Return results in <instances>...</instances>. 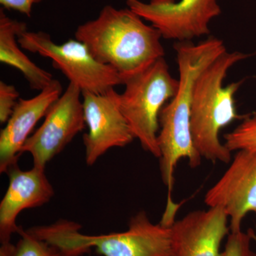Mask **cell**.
I'll return each instance as SVG.
<instances>
[{
	"mask_svg": "<svg viewBox=\"0 0 256 256\" xmlns=\"http://www.w3.org/2000/svg\"><path fill=\"white\" fill-rule=\"evenodd\" d=\"M178 74V88L169 104L160 114V166L164 182L174 181L178 161L188 160L192 168L201 164L202 156L192 139L190 116L194 86L202 70L227 52L224 42L212 36L198 44L181 42L175 44Z\"/></svg>",
	"mask_w": 256,
	"mask_h": 256,
	"instance_id": "obj_1",
	"label": "cell"
},
{
	"mask_svg": "<svg viewBox=\"0 0 256 256\" xmlns=\"http://www.w3.org/2000/svg\"><path fill=\"white\" fill-rule=\"evenodd\" d=\"M75 38L124 82L164 56L161 33L130 9L106 5L94 20L79 25Z\"/></svg>",
	"mask_w": 256,
	"mask_h": 256,
	"instance_id": "obj_2",
	"label": "cell"
},
{
	"mask_svg": "<svg viewBox=\"0 0 256 256\" xmlns=\"http://www.w3.org/2000/svg\"><path fill=\"white\" fill-rule=\"evenodd\" d=\"M240 52H226L202 70L194 86L190 128L194 144L202 158L215 162H230L232 152L220 140V130L239 116L234 96L242 84L224 86L229 69L246 58Z\"/></svg>",
	"mask_w": 256,
	"mask_h": 256,
	"instance_id": "obj_3",
	"label": "cell"
},
{
	"mask_svg": "<svg viewBox=\"0 0 256 256\" xmlns=\"http://www.w3.org/2000/svg\"><path fill=\"white\" fill-rule=\"evenodd\" d=\"M80 228L76 222L60 220L28 230L64 256H82L92 248L102 256H172L171 226L153 224L144 210L130 220L124 232L87 235Z\"/></svg>",
	"mask_w": 256,
	"mask_h": 256,
	"instance_id": "obj_4",
	"label": "cell"
},
{
	"mask_svg": "<svg viewBox=\"0 0 256 256\" xmlns=\"http://www.w3.org/2000/svg\"><path fill=\"white\" fill-rule=\"evenodd\" d=\"M124 85V92L118 95L121 112L143 149L160 158V114L178 92V79L173 78L162 57Z\"/></svg>",
	"mask_w": 256,
	"mask_h": 256,
	"instance_id": "obj_5",
	"label": "cell"
},
{
	"mask_svg": "<svg viewBox=\"0 0 256 256\" xmlns=\"http://www.w3.org/2000/svg\"><path fill=\"white\" fill-rule=\"evenodd\" d=\"M23 50L50 58L55 68L80 88L82 92L105 94L124 80L112 67L100 63L82 42L70 40L55 43L50 34L44 32H23L18 36Z\"/></svg>",
	"mask_w": 256,
	"mask_h": 256,
	"instance_id": "obj_6",
	"label": "cell"
},
{
	"mask_svg": "<svg viewBox=\"0 0 256 256\" xmlns=\"http://www.w3.org/2000/svg\"><path fill=\"white\" fill-rule=\"evenodd\" d=\"M128 8L150 22L165 40L190 42L210 33V24L222 13L217 0H126Z\"/></svg>",
	"mask_w": 256,
	"mask_h": 256,
	"instance_id": "obj_7",
	"label": "cell"
},
{
	"mask_svg": "<svg viewBox=\"0 0 256 256\" xmlns=\"http://www.w3.org/2000/svg\"><path fill=\"white\" fill-rule=\"evenodd\" d=\"M86 126L82 90L69 82L60 98L50 106L43 124L25 142L22 154L30 153L34 166L45 169Z\"/></svg>",
	"mask_w": 256,
	"mask_h": 256,
	"instance_id": "obj_8",
	"label": "cell"
},
{
	"mask_svg": "<svg viewBox=\"0 0 256 256\" xmlns=\"http://www.w3.org/2000/svg\"><path fill=\"white\" fill-rule=\"evenodd\" d=\"M118 95L114 88L101 94L82 92L88 129L82 138L88 166H92L111 148H124L136 139L120 108Z\"/></svg>",
	"mask_w": 256,
	"mask_h": 256,
	"instance_id": "obj_9",
	"label": "cell"
},
{
	"mask_svg": "<svg viewBox=\"0 0 256 256\" xmlns=\"http://www.w3.org/2000/svg\"><path fill=\"white\" fill-rule=\"evenodd\" d=\"M204 202L225 212L230 232L242 230L247 214H256V150L237 151L228 169L206 192Z\"/></svg>",
	"mask_w": 256,
	"mask_h": 256,
	"instance_id": "obj_10",
	"label": "cell"
},
{
	"mask_svg": "<svg viewBox=\"0 0 256 256\" xmlns=\"http://www.w3.org/2000/svg\"><path fill=\"white\" fill-rule=\"evenodd\" d=\"M220 207L190 212L171 226L172 256H223L220 248L230 228Z\"/></svg>",
	"mask_w": 256,
	"mask_h": 256,
	"instance_id": "obj_11",
	"label": "cell"
},
{
	"mask_svg": "<svg viewBox=\"0 0 256 256\" xmlns=\"http://www.w3.org/2000/svg\"><path fill=\"white\" fill-rule=\"evenodd\" d=\"M44 170L35 166L22 170L16 164L6 172L9 186L0 203L1 244L11 242L12 235L18 233L16 218L22 210L43 206L54 195Z\"/></svg>",
	"mask_w": 256,
	"mask_h": 256,
	"instance_id": "obj_12",
	"label": "cell"
},
{
	"mask_svg": "<svg viewBox=\"0 0 256 256\" xmlns=\"http://www.w3.org/2000/svg\"><path fill=\"white\" fill-rule=\"evenodd\" d=\"M63 94V87L54 79L48 86L30 99H18L12 114L0 133V172L18 164L25 142L37 122Z\"/></svg>",
	"mask_w": 256,
	"mask_h": 256,
	"instance_id": "obj_13",
	"label": "cell"
},
{
	"mask_svg": "<svg viewBox=\"0 0 256 256\" xmlns=\"http://www.w3.org/2000/svg\"><path fill=\"white\" fill-rule=\"evenodd\" d=\"M26 30V23L10 18L0 10V62L18 69L30 88L41 92L53 82V76L34 63L20 48L18 36Z\"/></svg>",
	"mask_w": 256,
	"mask_h": 256,
	"instance_id": "obj_14",
	"label": "cell"
},
{
	"mask_svg": "<svg viewBox=\"0 0 256 256\" xmlns=\"http://www.w3.org/2000/svg\"><path fill=\"white\" fill-rule=\"evenodd\" d=\"M224 138V144L230 152L256 150V112L246 116L240 124Z\"/></svg>",
	"mask_w": 256,
	"mask_h": 256,
	"instance_id": "obj_15",
	"label": "cell"
},
{
	"mask_svg": "<svg viewBox=\"0 0 256 256\" xmlns=\"http://www.w3.org/2000/svg\"><path fill=\"white\" fill-rule=\"evenodd\" d=\"M20 239L16 245L14 256H64L54 246L37 238L20 227Z\"/></svg>",
	"mask_w": 256,
	"mask_h": 256,
	"instance_id": "obj_16",
	"label": "cell"
},
{
	"mask_svg": "<svg viewBox=\"0 0 256 256\" xmlns=\"http://www.w3.org/2000/svg\"><path fill=\"white\" fill-rule=\"evenodd\" d=\"M254 232L249 229L246 233L242 230L230 232L227 238L223 256H256L250 248V242L254 239Z\"/></svg>",
	"mask_w": 256,
	"mask_h": 256,
	"instance_id": "obj_17",
	"label": "cell"
},
{
	"mask_svg": "<svg viewBox=\"0 0 256 256\" xmlns=\"http://www.w3.org/2000/svg\"><path fill=\"white\" fill-rule=\"evenodd\" d=\"M20 99V92L14 85L0 80V122H8Z\"/></svg>",
	"mask_w": 256,
	"mask_h": 256,
	"instance_id": "obj_18",
	"label": "cell"
},
{
	"mask_svg": "<svg viewBox=\"0 0 256 256\" xmlns=\"http://www.w3.org/2000/svg\"><path fill=\"white\" fill-rule=\"evenodd\" d=\"M43 0H0V4L6 10H14L31 18L34 5Z\"/></svg>",
	"mask_w": 256,
	"mask_h": 256,
	"instance_id": "obj_19",
	"label": "cell"
},
{
	"mask_svg": "<svg viewBox=\"0 0 256 256\" xmlns=\"http://www.w3.org/2000/svg\"><path fill=\"white\" fill-rule=\"evenodd\" d=\"M16 250V245L11 242L1 244L0 256H14Z\"/></svg>",
	"mask_w": 256,
	"mask_h": 256,
	"instance_id": "obj_20",
	"label": "cell"
},
{
	"mask_svg": "<svg viewBox=\"0 0 256 256\" xmlns=\"http://www.w3.org/2000/svg\"><path fill=\"white\" fill-rule=\"evenodd\" d=\"M254 239H256V236L255 235V234H254Z\"/></svg>",
	"mask_w": 256,
	"mask_h": 256,
	"instance_id": "obj_21",
	"label": "cell"
}]
</instances>
